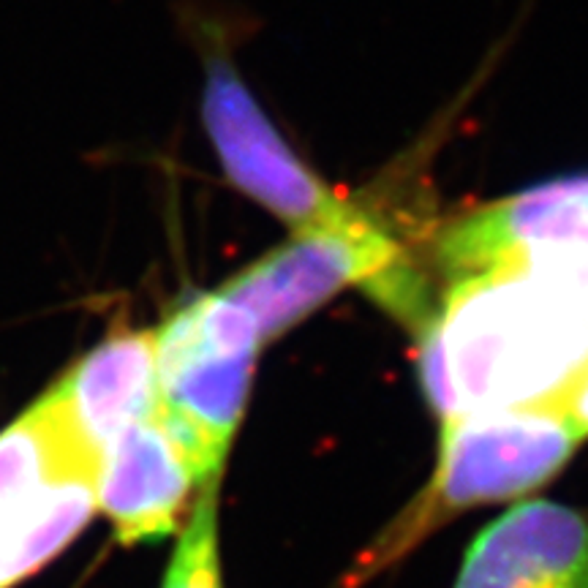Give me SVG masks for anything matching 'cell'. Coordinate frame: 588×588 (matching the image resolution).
Segmentation results:
<instances>
[{"mask_svg":"<svg viewBox=\"0 0 588 588\" xmlns=\"http://www.w3.org/2000/svg\"><path fill=\"white\" fill-rule=\"evenodd\" d=\"M588 365V300L518 267L453 278L419 327V381L442 419L556 404Z\"/></svg>","mask_w":588,"mask_h":588,"instance_id":"1","label":"cell"},{"mask_svg":"<svg viewBox=\"0 0 588 588\" xmlns=\"http://www.w3.org/2000/svg\"><path fill=\"white\" fill-rule=\"evenodd\" d=\"M580 442L553 404L442 419L430 482L362 553L338 588H360L466 509L542 488L569 463Z\"/></svg>","mask_w":588,"mask_h":588,"instance_id":"2","label":"cell"},{"mask_svg":"<svg viewBox=\"0 0 588 588\" xmlns=\"http://www.w3.org/2000/svg\"><path fill=\"white\" fill-rule=\"evenodd\" d=\"M262 346L254 316L221 289L193 294L155 327L158 414L202 482L224 471Z\"/></svg>","mask_w":588,"mask_h":588,"instance_id":"3","label":"cell"},{"mask_svg":"<svg viewBox=\"0 0 588 588\" xmlns=\"http://www.w3.org/2000/svg\"><path fill=\"white\" fill-rule=\"evenodd\" d=\"M352 283H368L373 297L398 316H414L417 324L428 319L398 243L370 216L294 231L286 245L237 272L221 292L254 316L267 343Z\"/></svg>","mask_w":588,"mask_h":588,"instance_id":"4","label":"cell"},{"mask_svg":"<svg viewBox=\"0 0 588 588\" xmlns=\"http://www.w3.org/2000/svg\"><path fill=\"white\" fill-rule=\"evenodd\" d=\"M450 278L518 267L588 300V178L537 185L455 221L439 240Z\"/></svg>","mask_w":588,"mask_h":588,"instance_id":"5","label":"cell"},{"mask_svg":"<svg viewBox=\"0 0 588 588\" xmlns=\"http://www.w3.org/2000/svg\"><path fill=\"white\" fill-rule=\"evenodd\" d=\"M202 120L229 180L294 231L341 227L365 216L297 158L221 55L207 60Z\"/></svg>","mask_w":588,"mask_h":588,"instance_id":"6","label":"cell"},{"mask_svg":"<svg viewBox=\"0 0 588 588\" xmlns=\"http://www.w3.org/2000/svg\"><path fill=\"white\" fill-rule=\"evenodd\" d=\"M63 436L98 466L106 444L158 408L155 330H115L44 392Z\"/></svg>","mask_w":588,"mask_h":588,"instance_id":"7","label":"cell"},{"mask_svg":"<svg viewBox=\"0 0 588 588\" xmlns=\"http://www.w3.org/2000/svg\"><path fill=\"white\" fill-rule=\"evenodd\" d=\"M216 480V477H213ZM205 482L158 408L123 428L101 455L95 504L126 547L169 537Z\"/></svg>","mask_w":588,"mask_h":588,"instance_id":"8","label":"cell"},{"mask_svg":"<svg viewBox=\"0 0 588 588\" xmlns=\"http://www.w3.org/2000/svg\"><path fill=\"white\" fill-rule=\"evenodd\" d=\"M453 588H588V512L515 504L474 537Z\"/></svg>","mask_w":588,"mask_h":588,"instance_id":"9","label":"cell"},{"mask_svg":"<svg viewBox=\"0 0 588 588\" xmlns=\"http://www.w3.org/2000/svg\"><path fill=\"white\" fill-rule=\"evenodd\" d=\"M95 504V474L63 471L0 515V588L17 586L71 542Z\"/></svg>","mask_w":588,"mask_h":588,"instance_id":"10","label":"cell"},{"mask_svg":"<svg viewBox=\"0 0 588 588\" xmlns=\"http://www.w3.org/2000/svg\"><path fill=\"white\" fill-rule=\"evenodd\" d=\"M218 485L221 477L207 480L188 512L178 547L161 588H224L221 550H218Z\"/></svg>","mask_w":588,"mask_h":588,"instance_id":"11","label":"cell"},{"mask_svg":"<svg viewBox=\"0 0 588 588\" xmlns=\"http://www.w3.org/2000/svg\"><path fill=\"white\" fill-rule=\"evenodd\" d=\"M553 406L567 417V422L575 428V433L580 439H588V365L580 370V376L561 392V398Z\"/></svg>","mask_w":588,"mask_h":588,"instance_id":"12","label":"cell"}]
</instances>
